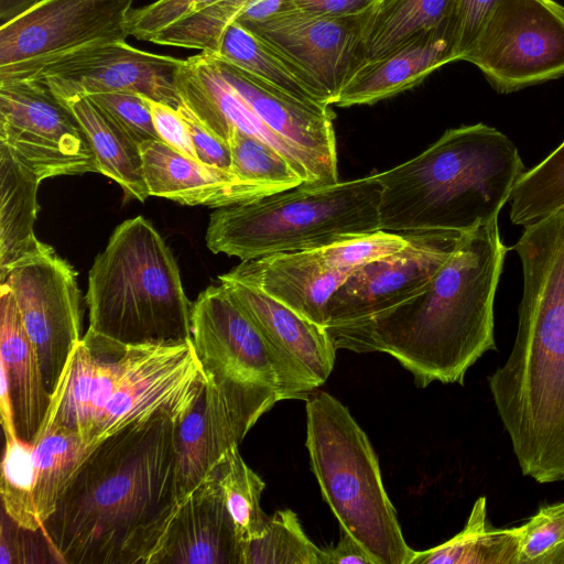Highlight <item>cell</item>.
I'll list each match as a JSON object with an SVG mask.
<instances>
[{
	"label": "cell",
	"instance_id": "obj_49",
	"mask_svg": "<svg viewBox=\"0 0 564 564\" xmlns=\"http://www.w3.org/2000/svg\"><path fill=\"white\" fill-rule=\"evenodd\" d=\"M289 7H293L291 0H256L236 21H261Z\"/></svg>",
	"mask_w": 564,
	"mask_h": 564
},
{
	"label": "cell",
	"instance_id": "obj_3",
	"mask_svg": "<svg viewBox=\"0 0 564 564\" xmlns=\"http://www.w3.org/2000/svg\"><path fill=\"white\" fill-rule=\"evenodd\" d=\"M513 249L523 272L518 330L488 386L522 474L564 481V209L524 227Z\"/></svg>",
	"mask_w": 564,
	"mask_h": 564
},
{
	"label": "cell",
	"instance_id": "obj_24",
	"mask_svg": "<svg viewBox=\"0 0 564 564\" xmlns=\"http://www.w3.org/2000/svg\"><path fill=\"white\" fill-rule=\"evenodd\" d=\"M218 280L267 339L316 388L327 380L334 368L336 347L326 327L228 273L219 275Z\"/></svg>",
	"mask_w": 564,
	"mask_h": 564
},
{
	"label": "cell",
	"instance_id": "obj_20",
	"mask_svg": "<svg viewBox=\"0 0 564 564\" xmlns=\"http://www.w3.org/2000/svg\"><path fill=\"white\" fill-rule=\"evenodd\" d=\"M242 564V544L215 471L176 501L144 564Z\"/></svg>",
	"mask_w": 564,
	"mask_h": 564
},
{
	"label": "cell",
	"instance_id": "obj_25",
	"mask_svg": "<svg viewBox=\"0 0 564 564\" xmlns=\"http://www.w3.org/2000/svg\"><path fill=\"white\" fill-rule=\"evenodd\" d=\"M149 194L188 206L221 208L263 197L236 174L212 167L155 139L140 144Z\"/></svg>",
	"mask_w": 564,
	"mask_h": 564
},
{
	"label": "cell",
	"instance_id": "obj_10",
	"mask_svg": "<svg viewBox=\"0 0 564 564\" xmlns=\"http://www.w3.org/2000/svg\"><path fill=\"white\" fill-rule=\"evenodd\" d=\"M463 61L499 94L564 76V7L554 0H498Z\"/></svg>",
	"mask_w": 564,
	"mask_h": 564
},
{
	"label": "cell",
	"instance_id": "obj_43",
	"mask_svg": "<svg viewBox=\"0 0 564 564\" xmlns=\"http://www.w3.org/2000/svg\"><path fill=\"white\" fill-rule=\"evenodd\" d=\"M85 97L107 111L140 144L159 139L145 96L132 91H112Z\"/></svg>",
	"mask_w": 564,
	"mask_h": 564
},
{
	"label": "cell",
	"instance_id": "obj_36",
	"mask_svg": "<svg viewBox=\"0 0 564 564\" xmlns=\"http://www.w3.org/2000/svg\"><path fill=\"white\" fill-rule=\"evenodd\" d=\"M242 564H324V550L305 534L295 512L275 511L261 536L242 545Z\"/></svg>",
	"mask_w": 564,
	"mask_h": 564
},
{
	"label": "cell",
	"instance_id": "obj_8",
	"mask_svg": "<svg viewBox=\"0 0 564 564\" xmlns=\"http://www.w3.org/2000/svg\"><path fill=\"white\" fill-rule=\"evenodd\" d=\"M191 339L207 378L228 388L275 391L304 399L315 384L267 337L219 283L193 303Z\"/></svg>",
	"mask_w": 564,
	"mask_h": 564
},
{
	"label": "cell",
	"instance_id": "obj_40",
	"mask_svg": "<svg viewBox=\"0 0 564 564\" xmlns=\"http://www.w3.org/2000/svg\"><path fill=\"white\" fill-rule=\"evenodd\" d=\"M408 242V232L379 229L317 248L316 251L327 265L350 274L367 263L402 250Z\"/></svg>",
	"mask_w": 564,
	"mask_h": 564
},
{
	"label": "cell",
	"instance_id": "obj_34",
	"mask_svg": "<svg viewBox=\"0 0 564 564\" xmlns=\"http://www.w3.org/2000/svg\"><path fill=\"white\" fill-rule=\"evenodd\" d=\"M227 144L234 174L268 196L306 183L305 175L265 142L234 128Z\"/></svg>",
	"mask_w": 564,
	"mask_h": 564
},
{
	"label": "cell",
	"instance_id": "obj_51",
	"mask_svg": "<svg viewBox=\"0 0 564 564\" xmlns=\"http://www.w3.org/2000/svg\"><path fill=\"white\" fill-rule=\"evenodd\" d=\"M41 0H0V24L23 13Z\"/></svg>",
	"mask_w": 564,
	"mask_h": 564
},
{
	"label": "cell",
	"instance_id": "obj_42",
	"mask_svg": "<svg viewBox=\"0 0 564 564\" xmlns=\"http://www.w3.org/2000/svg\"><path fill=\"white\" fill-rule=\"evenodd\" d=\"M221 0H156L132 9L127 23L129 35L150 41L165 28Z\"/></svg>",
	"mask_w": 564,
	"mask_h": 564
},
{
	"label": "cell",
	"instance_id": "obj_48",
	"mask_svg": "<svg viewBox=\"0 0 564 564\" xmlns=\"http://www.w3.org/2000/svg\"><path fill=\"white\" fill-rule=\"evenodd\" d=\"M323 550L324 564H378L357 540L343 530L338 543Z\"/></svg>",
	"mask_w": 564,
	"mask_h": 564
},
{
	"label": "cell",
	"instance_id": "obj_13",
	"mask_svg": "<svg viewBox=\"0 0 564 564\" xmlns=\"http://www.w3.org/2000/svg\"><path fill=\"white\" fill-rule=\"evenodd\" d=\"M76 272L54 249L14 265L0 283L13 292L52 394L68 357L83 338Z\"/></svg>",
	"mask_w": 564,
	"mask_h": 564
},
{
	"label": "cell",
	"instance_id": "obj_46",
	"mask_svg": "<svg viewBox=\"0 0 564 564\" xmlns=\"http://www.w3.org/2000/svg\"><path fill=\"white\" fill-rule=\"evenodd\" d=\"M158 137L178 152L198 161L188 127L177 109L147 97Z\"/></svg>",
	"mask_w": 564,
	"mask_h": 564
},
{
	"label": "cell",
	"instance_id": "obj_39",
	"mask_svg": "<svg viewBox=\"0 0 564 564\" xmlns=\"http://www.w3.org/2000/svg\"><path fill=\"white\" fill-rule=\"evenodd\" d=\"M518 531L520 564H564V502L541 507Z\"/></svg>",
	"mask_w": 564,
	"mask_h": 564
},
{
	"label": "cell",
	"instance_id": "obj_45",
	"mask_svg": "<svg viewBox=\"0 0 564 564\" xmlns=\"http://www.w3.org/2000/svg\"><path fill=\"white\" fill-rule=\"evenodd\" d=\"M177 111L188 127L198 161L234 173L228 144L207 130L184 104L177 108Z\"/></svg>",
	"mask_w": 564,
	"mask_h": 564
},
{
	"label": "cell",
	"instance_id": "obj_19",
	"mask_svg": "<svg viewBox=\"0 0 564 564\" xmlns=\"http://www.w3.org/2000/svg\"><path fill=\"white\" fill-rule=\"evenodd\" d=\"M130 349L131 345L88 329L68 357L37 435L68 430L90 445L95 426L127 366Z\"/></svg>",
	"mask_w": 564,
	"mask_h": 564
},
{
	"label": "cell",
	"instance_id": "obj_38",
	"mask_svg": "<svg viewBox=\"0 0 564 564\" xmlns=\"http://www.w3.org/2000/svg\"><path fill=\"white\" fill-rule=\"evenodd\" d=\"M256 0H221L156 33L149 42L215 53L225 30Z\"/></svg>",
	"mask_w": 564,
	"mask_h": 564
},
{
	"label": "cell",
	"instance_id": "obj_27",
	"mask_svg": "<svg viewBox=\"0 0 564 564\" xmlns=\"http://www.w3.org/2000/svg\"><path fill=\"white\" fill-rule=\"evenodd\" d=\"M39 177L0 144V281L20 262L52 249L34 232Z\"/></svg>",
	"mask_w": 564,
	"mask_h": 564
},
{
	"label": "cell",
	"instance_id": "obj_1",
	"mask_svg": "<svg viewBox=\"0 0 564 564\" xmlns=\"http://www.w3.org/2000/svg\"><path fill=\"white\" fill-rule=\"evenodd\" d=\"M174 430L159 414L91 447L42 527L59 563H145L176 506Z\"/></svg>",
	"mask_w": 564,
	"mask_h": 564
},
{
	"label": "cell",
	"instance_id": "obj_14",
	"mask_svg": "<svg viewBox=\"0 0 564 564\" xmlns=\"http://www.w3.org/2000/svg\"><path fill=\"white\" fill-rule=\"evenodd\" d=\"M370 11L334 18L289 7L261 21L240 23L292 62L324 102L334 106L348 79L365 63L364 36Z\"/></svg>",
	"mask_w": 564,
	"mask_h": 564
},
{
	"label": "cell",
	"instance_id": "obj_47",
	"mask_svg": "<svg viewBox=\"0 0 564 564\" xmlns=\"http://www.w3.org/2000/svg\"><path fill=\"white\" fill-rule=\"evenodd\" d=\"M294 8L324 17H355L369 12L378 0H291Z\"/></svg>",
	"mask_w": 564,
	"mask_h": 564
},
{
	"label": "cell",
	"instance_id": "obj_4",
	"mask_svg": "<svg viewBox=\"0 0 564 564\" xmlns=\"http://www.w3.org/2000/svg\"><path fill=\"white\" fill-rule=\"evenodd\" d=\"M525 171L517 147L496 128L448 129L419 155L377 173L381 229L465 232L497 220Z\"/></svg>",
	"mask_w": 564,
	"mask_h": 564
},
{
	"label": "cell",
	"instance_id": "obj_50",
	"mask_svg": "<svg viewBox=\"0 0 564 564\" xmlns=\"http://www.w3.org/2000/svg\"><path fill=\"white\" fill-rule=\"evenodd\" d=\"M0 412L4 438L17 437L14 411L6 373L0 370Z\"/></svg>",
	"mask_w": 564,
	"mask_h": 564
},
{
	"label": "cell",
	"instance_id": "obj_23",
	"mask_svg": "<svg viewBox=\"0 0 564 564\" xmlns=\"http://www.w3.org/2000/svg\"><path fill=\"white\" fill-rule=\"evenodd\" d=\"M176 85L182 102L207 130L226 143L234 128L265 142L288 158L305 175L308 184V175L295 150L254 113L223 77L209 53L202 51L186 58Z\"/></svg>",
	"mask_w": 564,
	"mask_h": 564
},
{
	"label": "cell",
	"instance_id": "obj_18",
	"mask_svg": "<svg viewBox=\"0 0 564 564\" xmlns=\"http://www.w3.org/2000/svg\"><path fill=\"white\" fill-rule=\"evenodd\" d=\"M210 55L223 77L254 113L295 150L308 175V184L339 181L335 113L330 106L300 99L228 61Z\"/></svg>",
	"mask_w": 564,
	"mask_h": 564
},
{
	"label": "cell",
	"instance_id": "obj_22",
	"mask_svg": "<svg viewBox=\"0 0 564 564\" xmlns=\"http://www.w3.org/2000/svg\"><path fill=\"white\" fill-rule=\"evenodd\" d=\"M227 273L324 327L328 324L329 301L349 275L327 265L316 249L241 261Z\"/></svg>",
	"mask_w": 564,
	"mask_h": 564
},
{
	"label": "cell",
	"instance_id": "obj_30",
	"mask_svg": "<svg viewBox=\"0 0 564 564\" xmlns=\"http://www.w3.org/2000/svg\"><path fill=\"white\" fill-rule=\"evenodd\" d=\"M454 0H378L365 28V62L445 23ZM364 64V63H362Z\"/></svg>",
	"mask_w": 564,
	"mask_h": 564
},
{
	"label": "cell",
	"instance_id": "obj_26",
	"mask_svg": "<svg viewBox=\"0 0 564 564\" xmlns=\"http://www.w3.org/2000/svg\"><path fill=\"white\" fill-rule=\"evenodd\" d=\"M0 369L7 376L18 437L33 444L46 417L51 393L7 283H0Z\"/></svg>",
	"mask_w": 564,
	"mask_h": 564
},
{
	"label": "cell",
	"instance_id": "obj_16",
	"mask_svg": "<svg viewBox=\"0 0 564 564\" xmlns=\"http://www.w3.org/2000/svg\"><path fill=\"white\" fill-rule=\"evenodd\" d=\"M185 59L155 54L126 41L84 47L47 65L41 77L61 101L99 93L132 91L177 109V75Z\"/></svg>",
	"mask_w": 564,
	"mask_h": 564
},
{
	"label": "cell",
	"instance_id": "obj_6",
	"mask_svg": "<svg viewBox=\"0 0 564 564\" xmlns=\"http://www.w3.org/2000/svg\"><path fill=\"white\" fill-rule=\"evenodd\" d=\"M378 174L328 184H301L254 200L217 208L206 245L213 253L241 261L278 252L322 248L377 231Z\"/></svg>",
	"mask_w": 564,
	"mask_h": 564
},
{
	"label": "cell",
	"instance_id": "obj_9",
	"mask_svg": "<svg viewBox=\"0 0 564 564\" xmlns=\"http://www.w3.org/2000/svg\"><path fill=\"white\" fill-rule=\"evenodd\" d=\"M134 0H41L0 24V82L36 77L87 46L126 41Z\"/></svg>",
	"mask_w": 564,
	"mask_h": 564
},
{
	"label": "cell",
	"instance_id": "obj_21",
	"mask_svg": "<svg viewBox=\"0 0 564 564\" xmlns=\"http://www.w3.org/2000/svg\"><path fill=\"white\" fill-rule=\"evenodd\" d=\"M459 61L453 17L389 53L361 64L340 90L335 106L371 105L421 83L438 67Z\"/></svg>",
	"mask_w": 564,
	"mask_h": 564
},
{
	"label": "cell",
	"instance_id": "obj_7",
	"mask_svg": "<svg viewBox=\"0 0 564 564\" xmlns=\"http://www.w3.org/2000/svg\"><path fill=\"white\" fill-rule=\"evenodd\" d=\"M305 446L341 530L378 564H410L415 551L404 540L375 449L349 410L327 392L307 400Z\"/></svg>",
	"mask_w": 564,
	"mask_h": 564
},
{
	"label": "cell",
	"instance_id": "obj_28",
	"mask_svg": "<svg viewBox=\"0 0 564 564\" xmlns=\"http://www.w3.org/2000/svg\"><path fill=\"white\" fill-rule=\"evenodd\" d=\"M80 124L95 154L99 173L117 182L126 197L149 196L140 143L107 111L88 97L62 101Z\"/></svg>",
	"mask_w": 564,
	"mask_h": 564
},
{
	"label": "cell",
	"instance_id": "obj_15",
	"mask_svg": "<svg viewBox=\"0 0 564 564\" xmlns=\"http://www.w3.org/2000/svg\"><path fill=\"white\" fill-rule=\"evenodd\" d=\"M278 401L272 390H232L207 378L193 408L175 422V500L212 475L229 449L239 446L262 414Z\"/></svg>",
	"mask_w": 564,
	"mask_h": 564
},
{
	"label": "cell",
	"instance_id": "obj_33",
	"mask_svg": "<svg viewBox=\"0 0 564 564\" xmlns=\"http://www.w3.org/2000/svg\"><path fill=\"white\" fill-rule=\"evenodd\" d=\"M238 447L229 449L216 468L215 475L237 538L243 545L262 535L269 517L262 511L260 503L265 484L246 464Z\"/></svg>",
	"mask_w": 564,
	"mask_h": 564
},
{
	"label": "cell",
	"instance_id": "obj_41",
	"mask_svg": "<svg viewBox=\"0 0 564 564\" xmlns=\"http://www.w3.org/2000/svg\"><path fill=\"white\" fill-rule=\"evenodd\" d=\"M59 563L43 531L21 527L1 511L0 564Z\"/></svg>",
	"mask_w": 564,
	"mask_h": 564
},
{
	"label": "cell",
	"instance_id": "obj_11",
	"mask_svg": "<svg viewBox=\"0 0 564 564\" xmlns=\"http://www.w3.org/2000/svg\"><path fill=\"white\" fill-rule=\"evenodd\" d=\"M0 144L40 181L99 173L80 124L41 77L0 82Z\"/></svg>",
	"mask_w": 564,
	"mask_h": 564
},
{
	"label": "cell",
	"instance_id": "obj_17",
	"mask_svg": "<svg viewBox=\"0 0 564 564\" xmlns=\"http://www.w3.org/2000/svg\"><path fill=\"white\" fill-rule=\"evenodd\" d=\"M408 234L405 248L348 275L329 301L327 327L376 315L421 292L451 257L462 232Z\"/></svg>",
	"mask_w": 564,
	"mask_h": 564
},
{
	"label": "cell",
	"instance_id": "obj_35",
	"mask_svg": "<svg viewBox=\"0 0 564 564\" xmlns=\"http://www.w3.org/2000/svg\"><path fill=\"white\" fill-rule=\"evenodd\" d=\"M509 202L511 223L523 227L564 208V142L522 174Z\"/></svg>",
	"mask_w": 564,
	"mask_h": 564
},
{
	"label": "cell",
	"instance_id": "obj_44",
	"mask_svg": "<svg viewBox=\"0 0 564 564\" xmlns=\"http://www.w3.org/2000/svg\"><path fill=\"white\" fill-rule=\"evenodd\" d=\"M497 2L498 0H454L452 17L459 61L474 46Z\"/></svg>",
	"mask_w": 564,
	"mask_h": 564
},
{
	"label": "cell",
	"instance_id": "obj_5",
	"mask_svg": "<svg viewBox=\"0 0 564 564\" xmlns=\"http://www.w3.org/2000/svg\"><path fill=\"white\" fill-rule=\"evenodd\" d=\"M90 330L124 345L191 339L193 303L173 253L142 216L121 223L88 273Z\"/></svg>",
	"mask_w": 564,
	"mask_h": 564
},
{
	"label": "cell",
	"instance_id": "obj_32",
	"mask_svg": "<svg viewBox=\"0 0 564 564\" xmlns=\"http://www.w3.org/2000/svg\"><path fill=\"white\" fill-rule=\"evenodd\" d=\"M91 447L74 431L52 430L36 436L33 442V500L42 527L55 511Z\"/></svg>",
	"mask_w": 564,
	"mask_h": 564
},
{
	"label": "cell",
	"instance_id": "obj_37",
	"mask_svg": "<svg viewBox=\"0 0 564 564\" xmlns=\"http://www.w3.org/2000/svg\"><path fill=\"white\" fill-rule=\"evenodd\" d=\"M33 444L17 437L4 443L0 495L2 510L21 527L42 529L33 500Z\"/></svg>",
	"mask_w": 564,
	"mask_h": 564
},
{
	"label": "cell",
	"instance_id": "obj_31",
	"mask_svg": "<svg viewBox=\"0 0 564 564\" xmlns=\"http://www.w3.org/2000/svg\"><path fill=\"white\" fill-rule=\"evenodd\" d=\"M210 54L232 63L300 99L326 105L292 62L238 21L232 22L225 30L217 51Z\"/></svg>",
	"mask_w": 564,
	"mask_h": 564
},
{
	"label": "cell",
	"instance_id": "obj_2",
	"mask_svg": "<svg viewBox=\"0 0 564 564\" xmlns=\"http://www.w3.org/2000/svg\"><path fill=\"white\" fill-rule=\"evenodd\" d=\"M508 250L498 220L462 232L421 292L376 315L326 327L336 349L388 354L420 388L464 384L467 370L496 350L494 302Z\"/></svg>",
	"mask_w": 564,
	"mask_h": 564
},
{
	"label": "cell",
	"instance_id": "obj_29",
	"mask_svg": "<svg viewBox=\"0 0 564 564\" xmlns=\"http://www.w3.org/2000/svg\"><path fill=\"white\" fill-rule=\"evenodd\" d=\"M410 564H520L518 527L492 528L487 499L479 497L459 533L437 546L415 551Z\"/></svg>",
	"mask_w": 564,
	"mask_h": 564
},
{
	"label": "cell",
	"instance_id": "obj_12",
	"mask_svg": "<svg viewBox=\"0 0 564 564\" xmlns=\"http://www.w3.org/2000/svg\"><path fill=\"white\" fill-rule=\"evenodd\" d=\"M206 383L192 339L131 345L127 366L95 426L90 445L159 414L180 421L193 408Z\"/></svg>",
	"mask_w": 564,
	"mask_h": 564
}]
</instances>
